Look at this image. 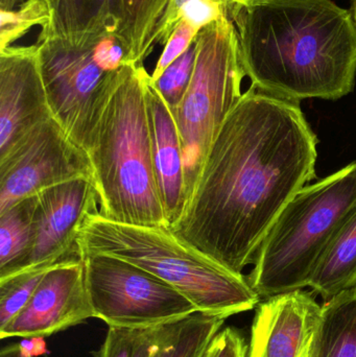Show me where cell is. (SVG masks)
<instances>
[{
  "instance_id": "22",
  "label": "cell",
  "mask_w": 356,
  "mask_h": 357,
  "mask_svg": "<svg viewBox=\"0 0 356 357\" xmlns=\"http://www.w3.org/2000/svg\"><path fill=\"white\" fill-rule=\"evenodd\" d=\"M54 266L29 268L0 279V328H3L23 310L46 273Z\"/></svg>"
},
{
  "instance_id": "28",
  "label": "cell",
  "mask_w": 356,
  "mask_h": 357,
  "mask_svg": "<svg viewBox=\"0 0 356 357\" xmlns=\"http://www.w3.org/2000/svg\"><path fill=\"white\" fill-rule=\"evenodd\" d=\"M248 350L242 333L233 327H227L213 337L203 357H248Z\"/></svg>"
},
{
  "instance_id": "13",
  "label": "cell",
  "mask_w": 356,
  "mask_h": 357,
  "mask_svg": "<svg viewBox=\"0 0 356 357\" xmlns=\"http://www.w3.org/2000/svg\"><path fill=\"white\" fill-rule=\"evenodd\" d=\"M321 312L313 294L303 289L263 299L253 320L248 357H304Z\"/></svg>"
},
{
  "instance_id": "20",
  "label": "cell",
  "mask_w": 356,
  "mask_h": 357,
  "mask_svg": "<svg viewBox=\"0 0 356 357\" xmlns=\"http://www.w3.org/2000/svg\"><path fill=\"white\" fill-rule=\"evenodd\" d=\"M179 322L135 328L109 327L94 357H154Z\"/></svg>"
},
{
  "instance_id": "27",
  "label": "cell",
  "mask_w": 356,
  "mask_h": 357,
  "mask_svg": "<svg viewBox=\"0 0 356 357\" xmlns=\"http://www.w3.org/2000/svg\"><path fill=\"white\" fill-rule=\"evenodd\" d=\"M93 56L96 63L108 73H116L129 64L125 47L114 33H107L96 42Z\"/></svg>"
},
{
  "instance_id": "12",
  "label": "cell",
  "mask_w": 356,
  "mask_h": 357,
  "mask_svg": "<svg viewBox=\"0 0 356 357\" xmlns=\"http://www.w3.org/2000/svg\"><path fill=\"white\" fill-rule=\"evenodd\" d=\"M36 197L35 245L27 268L54 266L81 255L77 243L79 227L88 214L98 211L91 178L67 181Z\"/></svg>"
},
{
  "instance_id": "29",
  "label": "cell",
  "mask_w": 356,
  "mask_h": 357,
  "mask_svg": "<svg viewBox=\"0 0 356 357\" xmlns=\"http://www.w3.org/2000/svg\"><path fill=\"white\" fill-rule=\"evenodd\" d=\"M187 1H189V0H171L169 1L164 16L162 17L160 22L157 25L154 36L155 45H157V44L165 45L169 36H171V33H173V29H176L178 23H179V13L181 10L182 6ZM222 1L225 2L226 4L230 6V8L232 10V14L236 8L249 3L251 0H222Z\"/></svg>"
},
{
  "instance_id": "34",
  "label": "cell",
  "mask_w": 356,
  "mask_h": 357,
  "mask_svg": "<svg viewBox=\"0 0 356 357\" xmlns=\"http://www.w3.org/2000/svg\"><path fill=\"white\" fill-rule=\"evenodd\" d=\"M309 348H311V347H309ZM309 351H307V354H305L304 357H309Z\"/></svg>"
},
{
  "instance_id": "30",
  "label": "cell",
  "mask_w": 356,
  "mask_h": 357,
  "mask_svg": "<svg viewBox=\"0 0 356 357\" xmlns=\"http://www.w3.org/2000/svg\"><path fill=\"white\" fill-rule=\"evenodd\" d=\"M0 357H33V356L23 346L14 344V345L2 348Z\"/></svg>"
},
{
  "instance_id": "33",
  "label": "cell",
  "mask_w": 356,
  "mask_h": 357,
  "mask_svg": "<svg viewBox=\"0 0 356 357\" xmlns=\"http://www.w3.org/2000/svg\"><path fill=\"white\" fill-rule=\"evenodd\" d=\"M45 1L49 4L52 12L54 10V8H56V3H58V0H45Z\"/></svg>"
},
{
  "instance_id": "25",
  "label": "cell",
  "mask_w": 356,
  "mask_h": 357,
  "mask_svg": "<svg viewBox=\"0 0 356 357\" xmlns=\"http://www.w3.org/2000/svg\"><path fill=\"white\" fill-rule=\"evenodd\" d=\"M232 10L222 0H189L182 6L179 22L185 21L196 31L222 18L230 19Z\"/></svg>"
},
{
  "instance_id": "3",
  "label": "cell",
  "mask_w": 356,
  "mask_h": 357,
  "mask_svg": "<svg viewBox=\"0 0 356 357\" xmlns=\"http://www.w3.org/2000/svg\"><path fill=\"white\" fill-rule=\"evenodd\" d=\"M148 73L125 64L113 79L83 150L91 167L98 213L113 222L171 227L159 195L146 102Z\"/></svg>"
},
{
  "instance_id": "18",
  "label": "cell",
  "mask_w": 356,
  "mask_h": 357,
  "mask_svg": "<svg viewBox=\"0 0 356 357\" xmlns=\"http://www.w3.org/2000/svg\"><path fill=\"white\" fill-rule=\"evenodd\" d=\"M37 197L0 213V279L29 268L35 245Z\"/></svg>"
},
{
  "instance_id": "10",
  "label": "cell",
  "mask_w": 356,
  "mask_h": 357,
  "mask_svg": "<svg viewBox=\"0 0 356 357\" xmlns=\"http://www.w3.org/2000/svg\"><path fill=\"white\" fill-rule=\"evenodd\" d=\"M94 318L82 255L64 260L46 273L23 310L0 328V337L37 339Z\"/></svg>"
},
{
  "instance_id": "19",
  "label": "cell",
  "mask_w": 356,
  "mask_h": 357,
  "mask_svg": "<svg viewBox=\"0 0 356 357\" xmlns=\"http://www.w3.org/2000/svg\"><path fill=\"white\" fill-rule=\"evenodd\" d=\"M171 0H123V20L116 36L123 43L129 64H144L155 47L157 25Z\"/></svg>"
},
{
  "instance_id": "32",
  "label": "cell",
  "mask_w": 356,
  "mask_h": 357,
  "mask_svg": "<svg viewBox=\"0 0 356 357\" xmlns=\"http://www.w3.org/2000/svg\"><path fill=\"white\" fill-rule=\"evenodd\" d=\"M351 13H353V18H355L356 22V0H351Z\"/></svg>"
},
{
  "instance_id": "11",
  "label": "cell",
  "mask_w": 356,
  "mask_h": 357,
  "mask_svg": "<svg viewBox=\"0 0 356 357\" xmlns=\"http://www.w3.org/2000/svg\"><path fill=\"white\" fill-rule=\"evenodd\" d=\"M52 117L37 44L0 50V158Z\"/></svg>"
},
{
  "instance_id": "9",
  "label": "cell",
  "mask_w": 356,
  "mask_h": 357,
  "mask_svg": "<svg viewBox=\"0 0 356 357\" xmlns=\"http://www.w3.org/2000/svg\"><path fill=\"white\" fill-rule=\"evenodd\" d=\"M79 178L92 180L87 155L52 117L0 158V213L45 189Z\"/></svg>"
},
{
  "instance_id": "1",
  "label": "cell",
  "mask_w": 356,
  "mask_h": 357,
  "mask_svg": "<svg viewBox=\"0 0 356 357\" xmlns=\"http://www.w3.org/2000/svg\"><path fill=\"white\" fill-rule=\"evenodd\" d=\"M300 102L251 86L232 109L171 231L235 273L253 264L288 202L316 178L318 138Z\"/></svg>"
},
{
  "instance_id": "6",
  "label": "cell",
  "mask_w": 356,
  "mask_h": 357,
  "mask_svg": "<svg viewBox=\"0 0 356 357\" xmlns=\"http://www.w3.org/2000/svg\"><path fill=\"white\" fill-rule=\"evenodd\" d=\"M196 60L189 87L171 111L183 150L187 201L205 159L232 109L246 77L238 31L230 19L210 23L196 37Z\"/></svg>"
},
{
  "instance_id": "26",
  "label": "cell",
  "mask_w": 356,
  "mask_h": 357,
  "mask_svg": "<svg viewBox=\"0 0 356 357\" xmlns=\"http://www.w3.org/2000/svg\"><path fill=\"white\" fill-rule=\"evenodd\" d=\"M199 33L200 31H196L184 20L178 23L177 26L173 29L165 43L164 50L157 62L154 71L150 75L153 81L158 79L171 63L175 62L192 46V44L196 41Z\"/></svg>"
},
{
  "instance_id": "17",
  "label": "cell",
  "mask_w": 356,
  "mask_h": 357,
  "mask_svg": "<svg viewBox=\"0 0 356 357\" xmlns=\"http://www.w3.org/2000/svg\"><path fill=\"white\" fill-rule=\"evenodd\" d=\"M309 357H356V289L322 305Z\"/></svg>"
},
{
  "instance_id": "24",
  "label": "cell",
  "mask_w": 356,
  "mask_h": 357,
  "mask_svg": "<svg viewBox=\"0 0 356 357\" xmlns=\"http://www.w3.org/2000/svg\"><path fill=\"white\" fill-rule=\"evenodd\" d=\"M196 39L192 46L171 63L158 79H152L171 111L179 106L189 87L196 65Z\"/></svg>"
},
{
  "instance_id": "21",
  "label": "cell",
  "mask_w": 356,
  "mask_h": 357,
  "mask_svg": "<svg viewBox=\"0 0 356 357\" xmlns=\"http://www.w3.org/2000/svg\"><path fill=\"white\" fill-rule=\"evenodd\" d=\"M225 319L196 312L180 321L154 357H203Z\"/></svg>"
},
{
  "instance_id": "8",
  "label": "cell",
  "mask_w": 356,
  "mask_h": 357,
  "mask_svg": "<svg viewBox=\"0 0 356 357\" xmlns=\"http://www.w3.org/2000/svg\"><path fill=\"white\" fill-rule=\"evenodd\" d=\"M98 40L73 46L44 37L36 43L52 116L82 149L100 102L121 70L108 73L96 63L93 48Z\"/></svg>"
},
{
  "instance_id": "16",
  "label": "cell",
  "mask_w": 356,
  "mask_h": 357,
  "mask_svg": "<svg viewBox=\"0 0 356 357\" xmlns=\"http://www.w3.org/2000/svg\"><path fill=\"white\" fill-rule=\"evenodd\" d=\"M309 287L325 301L356 289V204L324 250Z\"/></svg>"
},
{
  "instance_id": "4",
  "label": "cell",
  "mask_w": 356,
  "mask_h": 357,
  "mask_svg": "<svg viewBox=\"0 0 356 357\" xmlns=\"http://www.w3.org/2000/svg\"><path fill=\"white\" fill-rule=\"evenodd\" d=\"M77 243L81 255L107 254L152 273L201 314L226 320L261 303L242 273L229 270L181 241L171 227L123 224L94 211L79 227Z\"/></svg>"
},
{
  "instance_id": "31",
  "label": "cell",
  "mask_w": 356,
  "mask_h": 357,
  "mask_svg": "<svg viewBox=\"0 0 356 357\" xmlns=\"http://www.w3.org/2000/svg\"><path fill=\"white\" fill-rule=\"evenodd\" d=\"M20 0H0V8L14 10L15 6Z\"/></svg>"
},
{
  "instance_id": "2",
  "label": "cell",
  "mask_w": 356,
  "mask_h": 357,
  "mask_svg": "<svg viewBox=\"0 0 356 357\" xmlns=\"http://www.w3.org/2000/svg\"><path fill=\"white\" fill-rule=\"evenodd\" d=\"M230 20L251 86L276 98L336 100L353 91L356 22L332 0H251Z\"/></svg>"
},
{
  "instance_id": "15",
  "label": "cell",
  "mask_w": 356,
  "mask_h": 357,
  "mask_svg": "<svg viewBox=\"0 0 356 357\" xmlns=\"http://www.w3.org/2000/svg\"><path fill=\"white\" fill-rule=\"evenodd\" d=\"M121 20L123 0H58L38 38L56 37L70 45H85L116 33Z\"/></svg>"
},
{
  "instance_id": "5",
  "label": "cell",
  "mask_w": 356,
  "mask_h": 357,
  "mask_svg": "<svg viewBox=\"0 0 356 357\" xmlns=\"http://www.w3.org/2000/svg\"><path fill=\"white\" fill-rule=\"evenodd\" d=\"M355 204L356 162L300 189L265 235L247 277L259 297L309 287L324 250Z\"/></svg>"
},
{
  "instance_id": "7",
  "label": "cell",
  "mask_w": 356,
  "mask_h": 357,
  "mask_svg": "<svg viewBox=\"0 0 356 357\" xmlns=\"http://www.w3.org/2000/svg\"><path fill=\"white\" fill-rule=\"evenodd\" d=\"M94 318L109 327H150L179 322L194 306L144 268L107 254L82 255Z\"/></svg>"
},
{
  "instance_id": "14",
  "label": "cell",
  "mask_w": 356,
  "mask_h": 357,
  "mask_svg": "<svg viewBox=\"0 0 356 357\" xmlns=\"http://www.w3.org/2000/svg\"><path fill=\"white\" fill-rule=\"evenodd\" d=\"M146 102L155 177L171 227L181 218L187 203L183 150L173 113L153 84L150 75L146 79Z\"/></svg>"
},
{
  "instance_id": "23",
  "label": "cell",
  "mask_w": 356,
  "mask_h": 357,
  "mask_svg": "<svg viewBox=\"0 0 356 357\" xmlns=\"http://www.w3.org/2000/svg\"><path fill=\"white\" fill-rule=\"evenodd\" d=\"M52 8L45 0H25L17 10L0 8V50L12 46L33 26L49 22Z\"/></svg>"
}]
</instances>
